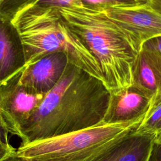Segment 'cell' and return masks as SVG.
<instances>
[{
  "mask_svg": "<svg viewBox=\"0 0 161 161\" xmlns=\"http://www.w3.org/2000/svg\"><path fill=\"white\" fill-rule=\"evenodd\" d=\"M140 123L101 124L59 136L21 144L16 152L26 161H87L106 143L138 128Z\"/></svg>",
  "mask_w": 161,
  "mask_h": 161,
  "instance_id": "4",
  "label": "cell"
},
{
  "mask_svg": "<svg viewBox=\"0 0 161 161\" xmlns=\"http://www.w3.org/2000/svg\"><path fill=\"white\" fill-rule=\"evenodd\" d=\"M14 151L16 150L12 147H8L0 142V160Z\"/></svg>",
  "mask_w": 161,
  "mask_h": 161,
  "instance_id": "20",
  "label": "cell"
},
{
  "mask_svg": "<svg viewBox=\"0 0 161 161\" xmlns=\"http://www.w3.org/2000/svg\"><path fill=\"white\" fill-rule=\"evenodd\" d=\"M155 100L133 85L112 93L103 124L142 123Z\"/></svg>",
  "mask_w": 161,
  "mask_h": 161,
  "instance_id": "8",
  "label": "cell"
},
{
  "mask_svg": "<svg viewBox=\"0 0 161 161\" xmlns=\"http://www.w3.org/2000/svg\"><path fill=\"white\" fill-rule=\"evenodd\" d=\"M67 28L94 58L110 93L132 85V66L142 45L103 11L81 7L58 9Z\"/></svg>",
  "mask_w": 161,
  "mask_h": 161,
  "instance_id": "2",
  "label": "cell"
},
{
  "mask_svg": "<svg viewBox=\"0 0 161 161\" xmlns=\"http://www.w3.org/2000/svg\"><path fill=\"white\" fill-rule=\"evenodd\" d=\"M161 132V122L160 123V125H158L157 129V131H156V133H160Z\"/></svg>",
  "mask_w": 161,
  "mask_h": 161,
  "instance_id": "24",
  "label": "cell"
},
{
  "mask_svg": "<svg viewBox=\"0 0 161 161\" xmlns=\"http://www.w3.org/2000/svg\"><path fill=\"white\" fill-rule=\"evenodd\" d=\"M22 69L0 83V115L9 133L19 138L23 125L46 96L21 82Z\"/></svg>",
  "mask_w": 161,
  "mask_h": 161,
  "instance_id": "5",
  "label": "cell"
},
{
  "mask_svg": "<svg viewBox=\"0 0 161 161\" xmlns=\"http://www.w3.org/2000/svg\"><path fill=\"white\" fill-rule=\"evenodd\" d=\"M116 6L119 7H132L138 6V4L135 0H109Z\"/></svg>",
  "mask_w": 161,
  "mask_h": 161,
  "instance_id": "19",
  "label": "cell"
},
{
  "mask_svg": "<svg viewBox=\"0 0 161 161\" xmlns=\"http://www.w3.org/2000/svg\"><path fill=\"white\" fill-rule=\"evenodd\" d=\"M136 128L109 140L87 161H148L156 133Z\"/></svg>",
  "mask_w": 161,
  "mask_h": 161,
  "instance_id": "7",
  "label": "cell"
},
{
  "mask_svg": "<svg viewBox=\"0 0 161 161\" xmlns=\"http://www.w3.org/2000/svg\"><path fill=\"white\" fill-rule=\"evenodd\" d=\"M143 45L150 48L157 50L161 53V36L153 38L146 42Z\"/></svg>",
  "mask_w": 161,
  "mask_h": 161,
  "instance_id": "18",
  "label": "cell"
},
{
  "mask_svg": "<svg viewBox=\"0 0 161 161\" xmlns=\"http://www.w3.org/2000/svg\"><path fill=\"white\" fill-rule=\"evenodd\" d=\"M0 1H1V0H0Z\"/></svg>",
  "mask_w": 161,
  "mask_h": 161,
  "instance_id": "25",
  "label": "cell"
},
{
  "mask_svg": "<svg viewBox=\"0 0 161 161\" xmlns=\"http://www.w3.org/2000/svg\"><path fill=\"white\" fill-rule=\"evenodd\" d=\"M12 22L23 41L26 65L48 53L62 52L70 62L103 81L94 58L63 23L58 8L28 7L19 12Z\"/></svg>",
  "mask_w": 161,
  "mask_h": 161,
  "instance_id": "3",
  "label": "cell"
},
{
  "mask_svg": "<svg viewBox=\"0 0 161 161\" xmlns=\"http://www.w3.org/2000/svg\"><path fill=\"white\" fill-rule=\"evenodd\" d=\"M21 37L12 20L0 16V83L26 66Z\"/></svg>",
  "mask_w": 161,
  "mask_h": 161,
  "instance_id": "10",
  "label": "cell"
},
{
  "mask_svg": "<svg viewBox=\"0 0 161 161\" xmlns=\"http://www.w3.org/2000/svg\"><path fill=\"white\" fill-rule=\"evenodd\" d=\"M110 96L101 80L69 62L58 82L23 125L21 144L103 124Z\"/></svg>",
  "mask_w": 161,
  "mask_h": 161,
  "instance_id": "1",
  "label": "cell"
},
{
  "mask_svg": "<svg viewBox=\"0 0 161 161\" xmlns=\"http://www.w3.org/2000/svg\"><path fill=\"white\" fill-rule=\"evenodd\" d=\"M82 6L97 11H103L110 7L116 6L109 0H80Z\"/></svg>",
  "mask_w": 161,
  "mask_h": 161,
  "instance_id": "15",
  "label": "cell"
},
{
  "mask_svg": "<svg viewBox=\"0 0 161 161\" xmlns=\"http://www.w3.org/2000/svg\"><path fill=\"white\" fill-rule=\"evenodd\" d=\"M0 161H26L24 158L17 155L16 151L9 154Z\"/></svg>",
  "mask_w": 161,
  "mask_h": 161,
  "instance_id": "21",
  "label": "cell"
},
{
  "mask_svg": "<svg viewBox=\"0 0 161 161\" xmlns=\"http://www.w3.org/2000/svg\"><path fill=\"white\" fill-rule=\"evenodd\" d=\"M148 5L161 14V0H152Z\"/></svg>",
  "mask_w": 161,
  "mask_h": 161,
  "instance_id": "22",
  "label": "cell"
},
{
  "mask_svg": "<svg viewBox=\"0 0 161 161\" xmlns=\"http://www.w3.org/2000/svg\"><path fill=\"white\" fill-rule=\"evenodd\" d=\"M103 11L142 46L149 40L161 36V14L148 4L132 7L113 6Z\"/></svg>",
  "mask_w": 161,
  "mask_h": 161,
  "instance_id": "6",
  "label": "cell"
},
{
  "mask_svg": "<svg viewBox=\"0 0 161 161\" xmlns=\"http://www.w3.org/2000/svg\"><path fill=\"white\" fill-rule=\"evenodd\" d=\"M148 161H161V132L156 133Z\"/></svg>",
  "mask_w": 161,
  "mask_h": 161,
  "instance_id": "16",
  "label": "cell"
},
{
  "mask_svg": "<svg viewBox=\"0 0 161 161\" xmlns=\"http://www.w3.org/2000/svg\"><path fill=\"white\" fill-rule=\"evenodd\" d=\"M161 122V97L157 98L148 113L136 128L138 131L156 133Z\"/></svg>",
  "mask_w": 161,
  "mask_h": 161,
  "instance_id": "12",
  "label": "cell"
},
{
  "mask_svg": "<svg viewBox=\"0 0 161 161\" xmlns=\"http://www.w3.org/2000/svg\"><path fill=\"white\" fill-rule=\"evenodd\" d=\"M69 62L67 55L62 52L48 53L23 69L21 82L47 94L58 82Z\"/></svg>",
  "mask_w": 161,
  "mask_h": 161,
  "instance_id": "9",
  "label": "cell"
},
{
  "mask_svg": "<svg viewBox=\"0 0 161 161\" xmlns=\"http://www.w3.org/2000/svg\"><path fill=\"white\" fill-rule=\"evenodd\" d=\"M138 5H147L152 0H135Z\"/></svg>",
  "mask_w": 161,
  "mask_h": 161,
  "instance_id": "23",
  "label": "cell"
},
{
  "mask_svg": "<svg viewBox=\"0 0 161 161\" xmlns=\"http://www.w3.org/2000/svg\"><path fill=\"white\" fill-rule=\"evenodd\" d=\"M81 6H82V4L80 0H37L29 7L39 9H60L64 8H75Z\"/></svg>",
  "mask_w": 161,
  "mask_h": 161,
  "instance_id": "14",
  "label": "cell"
},
{
  "mask_svg": "<svg viewBox=\"0 0 161 161\" xmlns=\"http://www.w3.org/2000/svg\"><path fill=\"white\" fill-rule=\"evenodd\" d=\"M132 85L152 97H161V53L142 45L132 66Z\"/></svg>",
  "mask_w": 161,
  "mask_h": 161,
  "instance_id": "11",
  "label": "cell"
},
{
  "mask_svg": "<svg viewBox=\"0 0 161 161\" xmlns=\"http://www.w3.org/2000/svg\"><path fill=\"white\" fill-rule=\"evenodd\" d=\"M9 131L0 115V142L8 147H11L9 142Z\"/></svg>",
  "mask_w": 161,
  "mask_h": 161,
  "instance_id": "17",
  "label": "cell"
},
{
  "mask_svg": "<svg viewBox=\"0 0 161 161\" xmlns=\"http://www.w3.org/2000/svg\"><path fill=\"white\" fill-rule=\"evenodd\" d=\"M37 0H1L0 16L12 20L20 11L31 6Z\"/></svg>",
  "mask_w": 161,
  "mask_h": 161,
  "instance_id": "13",
  "label": "cell"
}]
</instances>
